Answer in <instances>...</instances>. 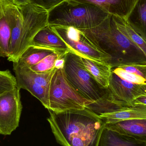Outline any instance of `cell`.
I'll return each instance as SVG.
<instances>
[{
    "instance_id": "11",
    "label": "cell",
    "mask_w": 146,
    "mask_h": 146,
    "mask_svg": "<svg viewBox=\"0 0 146 146\" xmlns=\"http://www.w3.org/2000/svg\"><path fill=\"white\" fill-rule=\"evenodd\" d=\"M93 4L111 15L126 19L138 0H72Z\"/></svg>"
},
{
    "instance_id": "16",
    "label": "cell",
    "mask_w": 146,
    "mask_h": 146,
    "mask_svg": "<svg viewBox=\"0 0 146 146\" xmlns=\"http://www.w3.org/2000/svg\"><path fill=\"white\" fill-rule=\"evenodd\" d=\"M80 57L87 70L91 73L99 84L103 88H108L112 74V67L108 63Z\"/></svg>"
},
{
    "instance_id": "22",
    "label": "cell",
    "mask_w": 146,
    "mask_h": 146,
    "mask_svg": "<svg viewBox=\"0 0 146 146\" xmlns=\"http://www.w3.org/2000/svg\"><path fill=\"white\" fill-rule=\"evenodd\" d=\"M68 52L55 51L44 58L37 64L30 68L35 72H44L55 68L56 61L58 58L64 56Z\"/></svg>"
},
{
    "instance_id": "5",
    "label": "cell",
    "mask_w": 146,
    "mask_h": 146,
    "mask_svg": "<svg viewBox=\"0 0 146 146\" xmlns=\"http://www.w3.org/2000/svg\"><path fill=\"white\" fill-rule=\"evenodd\" d=\"M89 101L71 85L66 77L64 68L56 70L51 81L48 110L60 112L84 110Z\"/></svg>"
},
{
    "instance_id": "12",
    "label": "cell",
    "mask_w": 146,
    "mask_h": 146,
    "mask_svg": "<svg viewBox=\"0 0 146 146\" xmlns=\"http://www.w3.org/2000/svg\"><path fill=\"white\" fill-rule=\"evenodd\" d=\"M105 127L121 134L146 141V119H132L105 123Z\"/></svg>"
},
{
    "instance_id": "9",
    "label": "cell",
    "mask_w": 146,
    "mask_h": 146,
    "mask_svg": "<svg viewBox=\"0 0 146 146\" xmlns=\"http://www.w3.org/2000/svg\"><path fill=\"white\" fill-rule=\"evenodd\" d=\"M109 93L117 100L130 106L137 98L146 96V85L133 84L123 80L112 72L109 85L106 88Z\"/></svg>"
},
{
    "instance_id": "25",
    "label": "cell",
    "mask_w": 146,
    "mask_h": 146,
    "mask_svg": "<svg viewBox=\"0 0 146 146\" xmlns=\"http://www.w3.org/2000/svg\"><path fill=\"white\" fill-rule=\"evenodd\" d=\"M64 1L65 0H29L31 4L47 12Z\"/></svg>"
},
{
    "instance_id": "27",
    "label": "cell",
    "mask_w": 146,
    "mask_h": 146,
    "mask_svg": "<svg viewBox=\"0 0 146 146\" xmlns=\"http://www.w3.org/2000/svg\"><path fill=\"white\" fill-rule=\"evenodd\" d=\"M65 56H61L56 60L55 62V68L57 69L64 68L65 62Z\"/></svg>"
},
{
    "instance_id": "15",
    "label": "cell",
    "mask_w": 146,
    "mask_h": 146,
    "mask_svg": "<svg viewBox=\"0 0 146 146\" xmlns=\"http://www.w3.org/2000/svg\"><path fill=\"white\" fill-rule=\"evenodd\" d=\"M105 123H115L128 120L146 119V106L125 107L110 113L99 115Z\"/></svg>"
},
{
    "instance_id": "24",
    "label": "cell",
    "mask_w": 146,
    "mask_h": 146,
    "mask_svg": "<svg viewBox=\"0 0 146 146\" xmlns=\"http://www.w3.org/2000/svg\"><path fill=\"white\" fill-rule=\"evenodd\" d=\"M112 72L123 80L133 84L146 85V79L136 74L128 72L121 68L117 67Z\"/></svg>"
},
{
    "instance_id": "23",
    "label": "cell",
    "mask_w": 146,
    "mask_h": 146,
    "mask_svg": "<svg viewBox=\"0 0 146 146\" xmlns=\"http://www.w3.org/2000/svg\"><path fill=\"white\" fill-rule=\"evenodd\" d=\"M17 87L16 79L9 70L0 71V94Z\"/></svg>"
},
{
    "instance_id": "14",
    "label": "cell",
    "mask_w": 146,
    "mask_h": 146,
    "mask_svg": "<svg viewBox=\"0 0 146 146\" xmlns=\"http://www.w3.org/2000/svg\"><path fill=\"white\" fill-rule=\"evenodd\" d=\"M97 146H146V141L121 134L105 126Z\"/></svg>"
},
{
    "instance_id": "7",
    "label": "cell",
    "mask_w": 146,
    "mask_h": 146,
    "mask_svg": "<svg viewBox=\"0 0 146 146\" xmlns=\"http://www.w3.org/2000/svg\"><path fill=\"white\" fill-rule=\"evenodd\" d=\"M51 27L66 44L69 52L92 60L109 64L110 56L81 30L72 27Z\"/></svg>"
},
{
    "instance_id": "1",
    "label": "cell",
    "mask_w": 146,
    "mask_h": 146,
    "mask_svg": "<svg viewBox=\"0 0 146 146\" xmlns=\"http://www.w3.org/2000/svg\"><path fill=\"white\" fill-rule=\"evenodd\" d=\"M49 122L57 142L62 146H97L105 123L89 109L55 112Z\"/></svg>"
},
{
    "instance_id": "10",
    "label": "cell",
    "mask_w": 146,
    "mask_h": 146,
    "mask_svg": "<svg viewBox=\"0 0 146 146\" xmlns=\"http://www.w3.org/2000/svg\"><path fill=\"white\" fill-rule=\"evenodd\" d=\"M16 6L10 0H0V57H8Z\"/></svg>"
},
{
    "instance_id": "13",
    "label": "cell",
    "mask_w": 146,
    "mask_h": 146,
    "mask_svg": "<svg viewBox=\"0 0 146 146\" xmlns=\"http://www.w3.org/2000/svg\"><path fill=\"white\" fill-rule=\"evenodd\" d=\"M31 45L49 48L56 51L69 52L66 44L49 25L45 27L37 33Z\"/></svg>"
},
{
    "instance_id": "29",
    "label": "cell",
    "mask_w": 146,
    "mask_h": 146,
    "mask_svg": "<svg viewBox=\"0 0 146 146\" xmlns=\"http://www.w3.org/2000/svg\"><path fill=\"white\" fill-rule=\"evenodd\" d=\"M146 96H141L135 100L134 101V106H146Z\"/></svg>"
},
{
    "instance_id": "17",
    "label": "cell",
    "mask_w": 146,
    "mask_h": 146,
    "mask_svg": "<svg viewBox=\"0 0 146 146\" xmlns=\"http://www.w3.org/2000/svg\"><path fill=\"white\" fill-rule=\"evenodd\" d=\"M55 51H57L45 47L29 45L21 54L17 61L13 64L20 67L30 68Z\"/></svg>"
},
{
    "instance_id": "20",
    "label": "cell",
    "mask_w": 146,
    "mask_h": 146,
    "mask_svg": "<svg viewBox=\"0 0 146 146\" xmlns=\"http://www.w3.org/2000/svg\"><path fill=\"white\" fill-rule=\"evenodd\" d=\"M17 86L29 92L42 103L45 108L49 110V90L33 82L19 73L14 72Z\"/></svg>"
},
{
    "instance_id": "8",
    "label": "cell",
    "mask_w": 146,
    "mask_h": 146,
    "mask_svg": "<svg viewBox=\"0 0 146 146\" xmlns=\"http://www.w3.org/2000/svg\"><path fill=\"white\" fill-rule=\"evenodd\" d=\"M20 90L17 86L0 94V134L10 135L19 127L22 109Z\"/></svg>"
},
{
    "instance_id": "3",
    "label": "cell",
    "mask_w": 146,
    "mask_h": 146,
    "mask_svg": "<svg viewBox=\"0 0 146 146\" xmlns=\"http://www.w3.org/2000/svg\"><path fill=\"white\" fill-rule=\"evenodd\" d=\"M47 19V11L31 3L21 7H16L8 60L13 63L17 61L37 33L48 25Z\"/></svg>"
},
{
    "instance_id": "26",
    "label": "cell",
    "mask_w": 146,
    "mask_h": 146,
    "mask_svg": "<svg viewBox=\"0 0 146 146\" xmlns=\"http://www.w3.org/2000/svg\"><path fill=\"white\" fill-rule=\"evenodd\" d=\"M119 68H122L123 69L128 72L136 74L146 79V65L145 64H128V65L120 66Z\"/></svg>"
},
{
    "instance_id": "6",
    "label": "cell",
    "mask_w": 146,
    "mask_h": 146,
    "mask_svg": "<svg viewBox=\"0 0 146 146\" xmlns=\"http://www.w3.org/2000/svg\"><path fill=\"white\" fill-rule=\"evenodd\" d=\"M64 70L66 77L74 88L91 102L97 100L106 93L85 67L79 56L69 52L65 56Z\"/></svg>"
},
{
    "instance_id": "2",
    "label": "cell",
    "mask_w": 146,
    "mask_h": 146,
    "mask_svg": "<svg viewBox=\"0 0 146 146\" xmlns=\"http://www.w3.org/2000/svg\"><path fill=\"white\" fill-rule=\"evenodd\" d=\"M81 30L110 56L109 64L112 68L128 64L146 65V54L117 30L112 15L95 27Z\"/></svg>"
},
{
    "instance_id": "28",
    "label": "cell",
    "mask_w": 146,
    "mask_h": 146,
    "mask_svg": "<svg viewBox=\"0 0 146 146\" xmlns=\"http://www.w3.org/2000/svg\"><path fill=\"white\" fill-rule=\"evenodd\" d=\"M14 5L18 7L27 6L30 3L29 0H10Z\"/></svg>"
},
{
    "instance_id": "18",
    "label": "cell",
    "mask_w": 146,
    "mask_h": 146,
    "mask_svg": "<svg viewBox=\"0 0 146 146\" xmlns=\"http://www.w3.org/2000/svg\"><path fill=\"white\" fill-rule=\"evenodd\" d=\"M125 20L136 33L146 40V0H138Z\"/></svg>"
},
{
    "instance_id": "4",
    "label": "cell",
    "mask_w": 146,
    "mask_h": 146,
    "mask_svg": "<svg viewBox=\"0 0 146 146\" xmlns=\"http://www.w3.org/2000/svg\"><path fill=\"white\" fill-rule=\"evenodd\" d=\"M109 14L93 4L65 0L48 12V25L81 30L100 25Z\"/></svg>"
},
{
    "instance_id": "19",
    "label": "cell",
    "mask_w": 146,
    "mask_h": 146,
    "mask_svg": "<svg viewBox=\"0 0 146 146\" xmlns=\"http://www.w3.org/2000/svg\"><path fill=\"white\" fill-rule=\"evenodd\" d=\"M129 106H131L114 99L106 89V93L104 96L96 101L88 102L85 105V108L100 115Z\"/></svg>"
},
{
    "instance_id": "21",
    "label": "cell",
    "mask_w": 146,
    "mask_h": 146,
    "mask_svg": "<svg viewBox=\"0 0 146 146\" xmlns=\"http://www.w3.org/2000/svg\"><path fill=\"white\" fill-rule=\"evenodd\" d=\"M112 16L117 30L146 54V40L136 33L128 24L125 19L113 15Z\"/></svg>"
}]
</instances>
